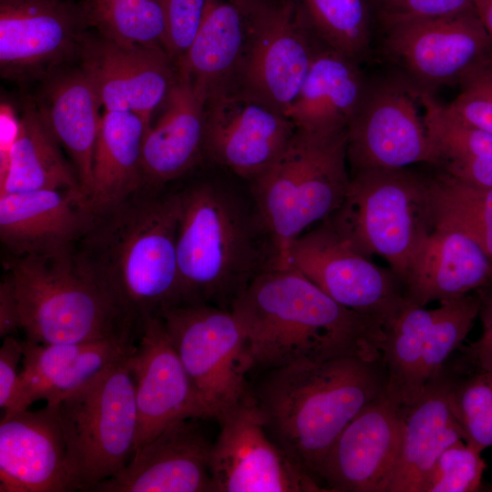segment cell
I'll return each mask as SVG.
<instances>
[{"label": "cell", "instance_id": "d6986e66", "mask_svg": "<svg viewBox=\"0 0 492 492\" xmlns=\"http://www.w3.org/2000/svg\"><path fill=\"white\" fill-rule=\"evenodd\" d=\"M130 365L138 416L136 450L178 421L207 419L159 315L141 323Z\"/></svg>", "mask_w": 492, "mask_h": 492}, {"label": "cell", "instance_id": "7a4b0ae2", "mask_svg": "<svg viewBox=\"0 0 492 492\" xmlns=\"http://www.w3.org/2000/svg\"><path fill=\"white\" fill-rule=\"evenodd\" d=\"M179 211L177 189L143 187L93 210L74 246L83 267L138 328L146 318L179 304Z\"/></svg>", "mask_w": 492, "mask_h": 492}, {"label": "cell", "instance_id": "ac0fdd59", "mask_svg": "<svg viewBox=\"0 0 492 492\" xmlns=\"http://www.w3.org/2000/svg\"><path fill=\"white\" fill-rule=\"evenodd\" d=\"M78 58L105 110L132 112L149 125L177 77L166 49L126 46L98 34L87 33Z\"/></svg>", "mask_w": 492, "mask_h": 492}, {"label": "cell", "instance_id": "74e56055", "mask_svg": "<svg viewBox=\"0 0 492 492\" xmlns=\"http://www.w3.org/2000/svg\"><path fill=\"white\" fill-rule=\"evenodd\" d=\"M480 301L477 292L442 301L435 308L423 354V386L451 358L462 344L478 317Z\"/></svg>", "mask_w": 492, "mask_h": 492}, {"label": "cell", "instance_id": "ab89813d", "mask_svg": "<svg viewBox=\"0 0 492 492\" xmlns=\"http://www.w3.org/2000/svg\"><path fill=\"white\" fill-rule=\"evenodd\" d=\"M460 93L445 110L453 118L492 135V55L459 82Z\"/></svg>", "mask_w": 492, "mask_h": 492}, {"label": "cell", "instance_id": "277c9868", "mask_svg": "<svg viewBox=\"0 0 492 492\" xmlns=\"http://www.w3.org/2000/svg\"><path fill=\"white\" fill-rule=\"evenodd\" d=\"M386 384L383 355L352 354L261 371L250 392L270 437L321 486L319 470L332 445Z\"/></svg>", "mask_w": 492, "mask_h": 492}, {"label": "cell", "instance_id": "9c48e42d", "mask_svg": "<svg viewBox=\"0 0 492 492\" xmlns=\"http://www.w3.org/2000/svg\"><path fill=\"white\" fill-rule=\"evenodd\" d=\"M159 316L207 419H217L250 394L246 337L231 309L182 303Z\"/></svg>", "mask_w": 492, "mask_h": 492}, {"label": "cell", "instance_id": "30bf717a", "mask_svg": "<svg viewBox=\"0 0 492 492\" xmlns=\"http://www.w3.org/2000/svg\"><path fill=\"white\" fill-rule=\"evenodd\" d=\"M420 91L395 74L369 79L347 128L350 175L375 169L435 165Z\"/></svg>", "mask_w": 492, "mask_h": 492}, {"label": "cell", "instance_id": "52a82bcc", "mask_svg": "<svg viewBox=\"0 0 492 492\" xmlns=\"http://www.w3.org/2000/svg\"><path fill=\"white\" fill-rule=\"evenodd\" d=\"M326 220L356 251L384 259L405 284L434 229L428 178L406 168L354 173L343 202Z\"/></svg>", "mask_w": 492, "mask_h": 492}, {"label": "cell", "instance_id": "7402d4cb", "mask_svg": "<svg viewBox=\"0 0 492 492\" xmlns=\"http://www.w3.org/2000/svg\"><path fill=\"white\" fill-rule=\"evenodd\" d=\"M93 213L81 190H39L0 195V239L10 257L74 247Z\"/></svg>", "mask_w": 492, "mask_h": 492}, {"label": "cell", "instance_id": "484cf974", "mask_svg": "<svg viewBox=\"0 0 492 492\" xmlns=\"http://www.w3.org/2000/svg\"><path fill=\"white\" fill-rule=\"evenodd\" d=\"M404 285L411 305L458 298L492 286V260L466 234L436 227L422 243Z\"/></svg>", "mask_w": 492, "mask_h": 492}, {"label": "cell", "instance_id": "ee69618b", "mask_svg": "<svg viewBox=\"0 0 492 492\" xmlns=\"http://www.w3.org/2000/svg\"><path fill=\"white\" fill-rule=\"evenodd\" d=\"M23 358V341L14 335L4 338L0 348V407L4 413L14 401L19 374L18 364Z\"/></svg>", "mask_w": 492, "mask_h": 492}, {"label": "cell", "instance_id": "4316f807", "mask_svg": "<svg viewBox=\"0 0 492 492\" xmlns=\"http://www.w3.org/2000/svg\"><path fill=\"white\" fill-rule=\"evenodd\" d=\"M452 378L453 367L447 360L428 379L415 402L402 405V446L388 492H422L441 453L464 440L448 402Z\"/></svg>", "mask_w": 492, "mask_h": 492}, {"label": "cell", "instance_id": "e0dca14e", "mask_svg": "<svg viewBox=\"0 0 492 492\" xmlns=\"http://www.w3.org/2000/svg\"><path fill=\"white\" fill-rule=\"evenodd\" d=\"M402 438V405L384 392L332 445L319 470L322 487L333 492H388Z\"/></svg>", "mask_w": 492, "mask_h": 492}, {"label": "cell", "instance_id": "836d02e7", "mask_svg": "<svg viewBox=\"0 0 492 492\" xmlns=\"http://www.w3.org/2000/svg\"><path fill=\"white\" fill-rule=\"evenodd\" d=\"M325 46L362 64L372 53L374 29L368 0H291Z\"/></svg>", "mask_w": 492, "mask_h": 492}, {"label": "cell", "instance_id": "e575fe53", "mask_svg": "<svg viewBox=\"0 0 492 492\" xmlns=\"http://www.w3.org/2000/svg\"><path fill=\"white\" fill-rule=\"evenodd\" d=\"M434 228L461 231L492 260V187L456 179L443 172L428 178Z\"/></svg>", "mask_w": 492, "mask_h": 492}, {"label": "cell", "instance_id": "7dc6e473", "mask_svg": "<svg viewBox=\"0 0 492 492\" xmlns=\"http://www.w3.org/2000/svg\"><path fill=\"white\" fill-rule=\"evenodd\" d=\"M475 11L492 40V0H473Z\"/></svg>", "mask_w": 492, "mask_h": 492}, {"label": "cell", "instance_id": "6da1fadb", "mask_svg": "<svg viewBox=\"0 0 492 492\" xmlns=\"http://www.w3.org/2000/svg\"><path fill=\"white\" fill-rule=\"evenodd\" d=\"M238 179L222 169L177 188L179 304L231 309L256 277L277 265L249 184Z\"/></svg>", "mask_w": 492, "mask_h": 492}, {"label": "cell", "instance_id": "4dcf8cb0", "mask_svg": "<svg viewBox=\"0 0 492 492\" xmlns=\"http://www.w3.org/2000/svg\"><path fill=\"white\" fill-rule=\"evenodd\" d=\"M81 190L77 174L37 105L18 118L8 173L0 195L39 190ZM84 191V190H83Z\"/></svg>", "mask_w": 492, "mask_h": 492}, {"label": "cell", "instance_id": "f1b7e54d", "mask_svg": "<svg viewBox=\"0 0 492 492\" xmlns=\"http://www.w3.org/2000/svg\"><path fill=\"white\" fill-rule=\"evenodd\" d=\"M45 80L37 107L88 197L93 154L102 116L100 101L80 67L60 69Z\"/></svg>", "mask_w": 492, "mask_h": 492}, {"label": "cell", "instance_id": "ffe728a7", "mask_svg": "<svg viewBox=\"0 0 492 492\" xmlns=\"http://www.w3.org/2000/svg\"><path fill=\"white\" fill-rule=\"evenodd\" d=\"M198 418L178 421L136 450L116 476L96 492H213L212 444Z\"/></svg>", "mask_w": 492, "mask_h": 492}, {"label": "cell", "instance_id": "f6af8a7d", "mask_svg": "<svg viewBox=\"0 0 492 492\" xmlns=\"http://www.w3.org/2000/svg\"><path fill=\"white\" fill-rule=\"evenodd\" d=\"M21 330V316L15 287L5 273L0 283V337L14 335Z\"/></svg>", "mask_w": 492, "mask_h": 492}, {"label": "cell", "instance_id": "2e32d148", "mask_svg": "<svg viewBox=\"0 0 492 492\" xmlns=\"http://www.w3.org/2000/svg\"><path fill=\"white\" fill-rule=\"evenodd\" d=\"M87 26L80 5L67 0H0L1 77L47 78L78 58Z\"/></svg>", "mask_w": 492, "mask_h": 492}, {"label": "cell", "instance_id": "5bb4252c", "mask_svg": "<svg viewBox=\"0 0 492 492\" xmlns=\"http://www.w3.org/2000/svg\"><path fill=\"white\" fill-rule=\"evenodd\" d=\"M210 469L213 492L324 491L268 435L250 394L216 419Z\"/></svg>", "mask_w": 492, "mask_h": 492}, {"label": "cell", "instance_id": "603a6c76", "mask_svg": "<svg viewBox=\"0 0 492 492\" xmlns=\"http://www.w3.org/2000/svg\"><path fill=\"white\" fill-rule=\"evenodd\" d=\"M136 337L74 343L23 341L22 369L11 407L4 415L38 400L53 405L130 354Z\"/></svg>", "mask_w": 492, "mask_h": 492}, {"label": "cell", "instance_id": "d6a6232c", "mask_svg": "<svg viewBox=\"0 0 492 492\" xmlns=\"http://www.w3.org/2000/svg\"><path fill=\"white\" fill-rule=\"evenodd\" d=\"M435 308L406 304L384 327L382 355L387 372L386 395L408 405L421 394V369L425 339Z\"/></svg>", "mask_w": 492, "mask_h": 492}, {"label": "cell", "instance_id": "cb8c5ba5", "mask_svg": "<svg viewBox=\"0 0 492 492\" xmlns=\"http://www.w3.org/2000/svg\"><path fill=\"white\" fill-rule=\"evenodd\" d=\"M205 101L190 79L177 71L162 113L144 136L145 188H168L204 159Z\"/></svg>", "mask_w": 492, "mask_h": 492}, {"label": "cell", "instance_id": "d4e9b609", "mask_svg": "<svg viewBox=\"0 0 492 492\" xmlns=\"http://www.w3.org/2000/svg\"><path fill=\"white\" fill-rule=\"evenodd\" d=\"M256 0H206L196 35L177 71L208 97L236 87Z\"/></svg>", "mask_w": 492, "mask_h": 492}, {"label": "cell", "instance_id": "8d00e7d4", "mask_svg": "<svg viewBox=\"0 0 492 492\" xmlns=\"http://www.w3.org/2000/svg\"><path fill=\"white\" fill-rule=\"evenodd\" d=\"M450 363V409L462 429L464 441L483 452L492 446V373Z\"/></svg>", "mask_w": 492, "mask_h": 492}, {"label": "cell", "instance_id": "7c38bea8", "mask_svg": "<svg viewBox=\"0 0 492 492\" xmlns=\"http://www.w3.org/2000/svg\"><path fill=\"white\" fill-rule=\"evenodd\" d=\"M380 37V51L394 67V73L430 94L441 87L459 84L492 55V40L475 8L403 24Z\"/></svg>", "mask_w": 492, "mask_h": 492}, {"label": "cell", "instance_id": "f35d334b", "mask_svg": "<svg viewBox=\"0 0 492 492\" xmlns=\"http://www.w3.org/2000/svg\"><path fill=\"white\" fill-rule=\"evenodd\" d=\"M482 451L458 440L447 446L434 464L422 492H477L487 467Z\"/></svg>", "mask_w": 492, "mask_h": 492}, {"label": "cell", "instance_id": "8fae6325", "mask_svg": "<svg viewBox=\"0 0 492 492\" xmlns=\"http://www.w3.org/2000/svg\"><path fill=\"white\" fill-rule=\"evenodd\" d=\"M288 265L342 306L379 321L384 328L407 304L395 273L353 249L326 220L293 241Z\"/></svg>", "mask_w": 492, "mask_h": 492}, {"label": "cell", "instance_id": "60d3db41", "mask_svg": "<svg viewBox=\"0 0 492 492\" xmlns=\"http://www.w3.org/2000/svg\"><path fill=\"white\" fill-rule=\"evenodd\" d=\"M375 34L474 8L473 0H368Z\"/></svg>", "mask_w": 492, "mask_h": 492}, {"label": "cell", "instance_id": "7bdbcfd3", "mask_svg": "<svg viewBox=\"0 0 492 492\" xmlns=\"http://www.w3.org/2000/svg\"><path fill=\"white\" fill-rule=\"evenodd\" d=\"M480 308V336L468 345H461L456 364L463 368L492 373V286L477 291Z\"/></svg>", "mask_w": 492, "mask_h": 492}, {"label": "cell", "instance_id": "d590c367", "mask_svg": "<svg viewBox=\"0 0 492 492\" xmlns=\"http://www.w3.org/2000/svg\"><path fill=\"white\" fill-rule=\"evenodd\" d=\"M79 5L98 35L126 46L167 50L160 0H84Z\"/></svg>", "mask_w": 492, "mask_h": 492}, {"label": "cell", "instance_id": "1f68e13d", "mask_svg": "<svg viewBox=\"0 0 492 492\" xmlns=\"http://www.w3.org/2000/svg\"><path fill=\"white\" fill-rule=\"evenodd\" d=\"M420 98L434 166L460 181L492 187V135L450 117L434 94L420 91Z\"/></svg>", "mask_w": 492, "mask_h": 492}, {"label": "cell", "instance_id": "44dd1931", "mask_svg": "<svg viewBox=\"0 0 492 492\" xmlns=\"http://www.w3.org/2000/svg\"><path fill=\"white\" fill-rule=\"evenodd\" d=\"M77 490L64 433L50 405L3 415L0 424V492Z\"/></svg>", "mask_w": 492, "mask_h": 492}, {"label": "cell", "instance_id": "c3c4849f", "mask_svg": "<svg viewBox=\"0 0 492 492\" xmlns=\"http://www.w3.org/2000/svg\"><path fill=\"white\" fill-rule=\"evenodd\" d=\"M481 490L492 492V483L482 485Z\"/></svg>", "mask_w": 492, "mask_h": 492}, {"label": "cell", "instance_id": "f546056e", "mask_svg": "<svg viewBox=\"0 0 492 492\" xmlns=\"http://www.w3.org/2000/svg\"><path fill=\"white\" fill-rule=\"evenodd\" d=\"M149 126L132 112L104 111L88 193L93 210L116 204L144 187L142 146Z\"/></svg>", "mask_w": 492, "mask_h": 492}, {"label": "cell", "instance_id": "4fadbf2b", "mask_svg": "<svg viewBox=\"0 0 492 492\" xmlns=\"http://www.w3.org/2000/svg\"><path fill=\"white\" fill-rule=\"evenodd\" d=\"M320 43L291 0H256L235 88L285 114Z\"/></svg>", "mask_w": 492, "mask_h": 492}, {"label": "cell", "instance_id": "b9f144b4", "mask_svg": "<svg viewBox=\"0 0 492 492\" xmlns=\"http://www.w3.org/2000/svg\"><path fill=\"white\" fill-rule=\"evenodd\" d=\"M167 28V50L175 63L189 49L200 26L206 0H160Z\"/></svg>", "mask_w": 492, "mask_h": 492}, {"label": "cell", "instance_id": "83f0119b", "mask_svg": "<svg viewBox=\"0 0 492 492\" xmlns=\"http://www.w3.org/2000/svg\"><path fill=\"white\" fill-rule=\"evenodd\" d=\"M367 82L360 63L321 42L285 115L297 129L323 134L345 131Z\"/></svg>", "mask_w": 492, "mask_h": 492}, {"label": "cell", "instance_id": "ba28073f", "mask_svg": "<svg viewBox=\"0 0 492 492\" xmlns=\"http://www.w3.org/2000/svg\"><path fill=\"white\" fill-rule=\"evenodd\" d=\"M131 354L50 405L64 433L77 490L93 491L135 453L138 416Z\"/></svg>", "mask_w": 492, "mask_h": 492}, {"label": "cell", "instance_id": "3957f363", "mask_svg": "<svg viewBox=\"0 0 492 492\" xmlns=\"http://www.w3.org/2000/svg\"><path fill=\"white\" fill-rule=\"evenodd\" d=\"M231 309L244 331L251 371L382 356L384 325L342 306L292 266L260 274Z\"/></svg>", "mask_w": 492, "mask_h": 492}, {"label": "cell", "instance_id": "8992f818", "mask_svg": "<svg viewBox=\"0 0 492 492\" xmlns=\"http://www.w3.org/2000/svg\"><path fill=\"white\" fill-rule=\"evenodd\" d=\"M349 183L347 130L297 128L278 158L248 182L273 241L276 267L289 266L293 241L337 210Z\"/></svg>", "mask_w": 492, "mask_h": 492}, {"label": "cell", "instance_id": "5b68a950", "mask_svg": "<svg viewBox=\"0 0 492 492\" xmlns=\"http://www.w3.org/2000/svg\"><path fill=\"white\" fill-rule=\"evenodd\" d=\"M5 266L15 287L26 340L74 343L138 338L139 328L83 267L74 247L9 256Z\"/></svg>", "mask_w": 492, "mask_h": 492}, {"label": "cell", "instance_id": "bcb514c9", "mask_svg": "<svg viewBox=\"0 0 492 492\" xmlns=\"http://www.w3.org/2000/svg\"><path fill=\"white\" fill-rule=\"evenodd\" d=\"M1 136H0V186H2L8 173L10 152L16 138L18 129V118L1 108Z\"/></svg>", "mask_w": 492, "mask_h": 492}, {"label": "cell", "instance_id": "9a60e30c", "mask_svg": "<svg viewBox=\"0 0 492 492\" xmlns=\"http://www.w3.org/2000/svg\"><path fill=\"white\" fill-rule=\"evenodd\" d=\"M203 158L250 182L282 152L296 128L263 100L232 88L206 98Z\"/></svg>", "mask_w": 492, "mask_h": 492}]
</instances>
